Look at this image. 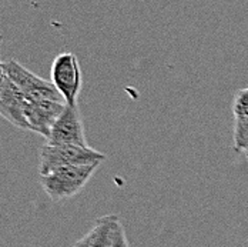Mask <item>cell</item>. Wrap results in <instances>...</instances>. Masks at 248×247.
<instances>
[{
	"instance_id": "1",
	"label": "cell",
	"mask_w": 248,
	"mask_h": 247,
	"mask_svg": "<svg viewBox=\"0 0 248 247\" xmlns=\"http://www.w3.org/2000/svg\"><path fill=\"white\" fill-rule=\"evenodd\" d=\"M100 163L62 167L49 174H40V186L53 201L76 196L90 180Z\"/></svg>"
},
{
	"instance_id": "2",
	"label": "cell",
	"mask_w": 248,
	"mask_h": 247,
	"mask_svg": "<svg viewBox=\"0 0 248 247\" xmlns=\"http://www.w3.org/2000/svg\"><path fill=\"white\" fill-rule=\"evenodd\" d=\"M39 172L49 174L57 169L69 166H81L101 163L106 160V154L97 151L90 146L76 145H45L39 153Z\"/></svg>"
},
{
	"instance_id": "3",
	"label": "cell",
	"mask_w": 248,
	"mask_h": 247,
	"mask_svg": "<svg viewBox=\"0 0 248 247\" xmlns=\"http://www.w3.org/2000/svg\"><path fill=\"white\" fill-rule=\"evenodd\" d=\"M3 69L6 76L20 89L26 99L30 101H60L64 103L62 95L57 92L54 84L47 82L34 73H31L29 69H26L23 65H20L17 60L10 59L7 62H3Z\"/></svg>"
},
{
	"instance_id": "4",
	"label": "cell",
	"mask_w": 248,
	"mask_h": 247,
	"mask_svg": "<svg viewBox=\"0 0 248 247\" xmlns=\"http://www.w3.org/2000/svg\"><path fill=\"white\" fill-rule=\"evenodd\" d=\"M51 83L62 95L66 104H77V98L83 86V76L78 59L72 51L57 54L51 65Z\"/></svg>"
},
{
	"instance_id": "5",
	"label": "cell",
	"mask_w": 248,
	"mask_h": 247,
	"mask_svg": "<svg viewBox=\"0 0 248 247\" xmlns=\"http://www.w3.org/2000/svg\"><path fill=\"white\" fill-rule=\"evenodd\" d=\"M49 145H76L87 148L84 124L77 104H64L47 136Z\"/></svg>"
},
{
	"instance_id": "6",
	"label": "cell",
	"mask_w": 248,
	"mask_h": 247,
	"mask_svg": "<svg viewBox=\"0 0 248 247\" xmlns=\"http://www.w3.org/2000/svg\"><path fill=\"white\" fill-rule=\"evenodd\" d=\"M25 107L26 98L23 93L4 73L0 83V116L19 129L29 130Z\"/></svg>"
},
{
	"instance_id": "7",
	"label": "cell",
	"mask_w": 248,
	"mask_h": 247,
	"mask_svg": "<svg viewBox=\"0 0 248 247\" xmlns=\"http://www.w3.org/2000/svg\"><path fill=\"white\" fill-rule=\"evenodd\" d=\"M66 103L60 101H30L26 99L25 115L29 130L47 139L54 120L62 113Z\"/></svg>"
},
{
	"instance_id": "8",
	"label": "cell",
	"mask_w": 248,
	"mask_h": 247,
	"mask_svg": "<svg viewBox=\"0 0 248 247\" xmlns=\"http://www.w3.org/2000/svg\"><path fill=\"white\" fill-rule=\"evenodd\" d=\"M231 109L234 117V150L240 154H246L248 151V87L237 90Z\"/></svg>"
},
{
	"instance_id": "9",
	"label": "cell",
	"mask_w": 248,
	"mask_h": 247,
	"mask_svg": "<svg viewBox=\"0 0 248 247\" xmlns=\"http://www.w3.org/2000/svg\"><path fill=\"white\" fill-rule=\"evenodd\" d=\"M119 223L117 216H103L80 242L84 247H116V230Z\"/></svg>"
},
{
	"instance_id": "10",
	"label": "cell",
	"mask_w": 248,
	"mask_h": 247,
	"mask_svg": "<svg viewBox=\"0 0 248 247\" xmlns=\"http://www.w3.org/2000/svg\"><path fill=\"white\" fill-rule=\"evenodd\" d=\"M116 247H130L128 246V242H127V237H125V233H124L123 226L122 223H119L117 226V230H116Z\"/></svg>"
},
{
	"instance_id": "11",
	"label": "cell",
	"mask_w": 248,
	"mask_h": 247,
	"mask_svg": "<svg viewBox=\"0 0 248 247\" xmlns=\"http://www.w3.org/2000/svg\"><path fill=\"white\" fill-rule=\"evenodd\" d=\"M4 76V69H3V62H0V83H1V79Z\"/></svg>"
},
{
	"instance_id": "12",
	"label": "cell",
	"mask_w": 248,
	"mask_h": 247,
	"mask_svg": "<svg viewBox=\"0 0 248 247\" xmlns=\"http://www.w3.org/2000/svg\"><path fill=\"white\" fill-rule=\"evenodd\" d=\"M3 40H4V37H3V34H0V46H1V43H3Z\"/></svg>"
},
{
	"instance_id": "13",
	"label": "cell",
	"mask_w": 248,
	"mask_h": 247,
	"mask_svg": "<svg viewBox=\"0 0 248 247\" xmlns=\"http://www.w3.org/2000/svg\"><path fill=\"white\" fill-rule=\"evenodd\" d=\"M244 156H246V159H247V157H248V151H247V153H246V154H244Z\"/></svg>"
},
{
	"instance_id": "14",
	"label": "cell",
	"mask_w": 248,
	"mask_h": 247,
	"mask_svg": "<svg viewBox=\"0 0 248 247\" xmlns=\"http://www.w3.org/2000/svg\"><path fill=\"white\" fill-rule=\"evenodd\" d=\"M247 160H248V157H247Z\"/></svg>"
}]
</instances>
